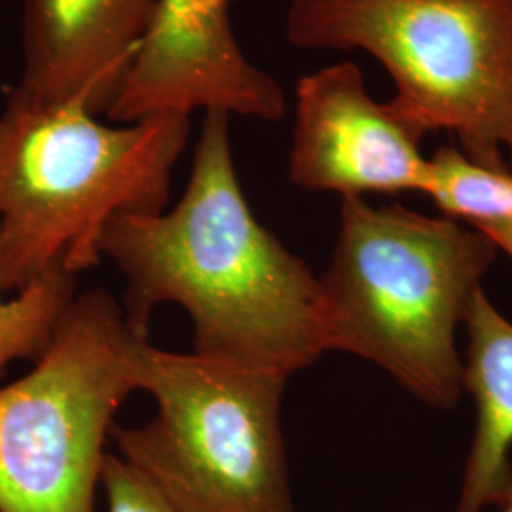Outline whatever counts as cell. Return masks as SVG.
I'll return each mask as SVG.
<instances>
[{"mask_svg":"<svg viewBox=\"0 0 512 512\" xmlns=\"http://www.w3.org/2000/svg\"><path fill=\"white\" fill-rule=\"evenodd\" d=\"M228 120L205 112L175 209L116 215L101 255L124 274L135 334L148 338L154 310L173 302L194 323V351L289 378L327 353L321 285L249 207Z\"/></svg>","mask_w":512,"mask_h":512,"instance_id":"cell-1","label":"cell"},{"mask_svg":"<svg viewBox=\"0 0 512 512\" xmlns=\"http://www.w3.org/2000/svg\"><path fill=\"white\" fill-rule=\"evenodd\" d=\"M80 103L38 105L10 93L0 112V289L16 294L54 270L97 266L122 213H160L190 116L103 124Z\"/></svg>","mask_w":512,"mask_h":512,"instance_id":"cell-2","label":"cell"},{"mask_svg":"<svg viewBox=\"0 0 512 512\" xmlns=\"http://www.w3.org/2000/svg\"><path fill=\"white\" fill-rule=\"evenodd\" d=\"M497 253L469 222L342 198L319 277L327 351L357 355L423 403L452 408L463 393L458 330Z\"/></svg>","mask_w":512,"mask_h":512,"instance_id":"cell-3","label":"cell"},{"mask_svg":"<svg viewBox=\"0 0 512 512\" xmlns=\"http://www.w3.org/2000/svg\"><path fill=\"white\" fill-rule=\"evenodd\" d=\"M287 38L372 55L421 137L512 173V0H291Z\"/></svg>","mask_w":512,"mask_h":512,"instance_id":"cell-4","label":"cell"},{"mask_svg":"<svg viewBox=\"0 0 512 512\" xmlns=\"http://www.w3.org/2000/svg\"><path fill=\"white\" fill-rule=\"evenodd\" d=\"M152 420L114 425L118 456L181 512H296L281 427L287 376L192 353L133 349Z\"/></svg>","mask_w":512,"mask_h":512,"instance_id":"cell-5","label":"cell"},{"mask_svg":"<svg viewBox=\"0 0 512 512\" xmlns=\"http://www.w3.org/2000/svg\"><path fill=\"white\" fill-rule=\"evenodd\" d=\"M139 340L105 289L76 294L35 366L0 387V512H95Z\"/></svg>","mask_w":512,"mask_h":512,"instance_id":"cell-6","label":"cell"},{"mask_svg":"<svg viewBox=\"0 0 512 512\" xmlns=\"http://www.w3.org/2000/svg\"><path fill=\"white\" fill-rule=\"evenodd\" d=\"M196 110L275 122L287 95L239 48L228 0H158L105 116L129 124Z\"/></svg>","mask_w":512,"mask_h":512,"instance_id":"cell-7","label":"cell"},{"mask_svg":"<svg viewBox=\"0 0 512 512\" xmlns=\"http://www.w3.org/2000/svg\"><path fill=\"white\" fill-rule=\"evenodd\" d=\"M421 139L391 101L368 93L355 63H334L296 84L289 175L302 188L342 198L427 196L433 165Z\"/></svg>","mask_w":512,"mask_h":512,"instance_id":"cell-8","label":"cell"},{"mask_svg":"<svg viewBox=\"0 0 512 512\" xmlns=\"http://www.w3.org/2000/svg\"><path fill=\"white\" fill-rule=\"evenodd\" d=\"M156 6L158 0H25L23 69L10 93L105 114Z\"/></svg>","mask_w":512,"mask_h":512,"instance_id":"cell-9","label":"cell"},{"mask_svg":"<svg viewBox=\"0 0 512 512\" xmlns=\"http://www.w3.org/2000/svg\"><path fill=\"white\" fill-rule=\"evenodd\" d=\"M463 327L469 336L463 389L475 399L476 429L458 512L503 509L512 501V323L478 289Z\"/></svg>","mask_w":512,"mask_h":512,"instance_id":"cell-10","label":"cell"},{"mask_svg":"<svg viewBox=\"0 0 512 512\" xmlns=\"http://www.w3.org/2000/svg\"><path fill=\"white\" fill-rule=\"evenodd\" d=\"M76 296V275L54 270L19 293L0 289V378L16 361H37Z\"/></svg>","mask_w":512,"mask_h":512,"instance_id":"cell-11","label":"cell"},{"mask_svg":"<svg viewBox=\"0 0 512 512\" xmlns=\"http://www.w3.org/2000/svg\"><path fill=\"white\" fill-rule=\"evenodd\" d=\"M431 165L427 196L442 215L469 224L512 220V173L507 167L475 164L450 147L437 150Z\"/></svg>","mask_w":512,"mask_h":512,"instance_id":"cell-12","label":"cell"},{"mask_svg":"<svg viewBox=\"0 0 512 512\" xmlns=\"http://www.w3.org/2000/svg\"><path fill=\"white\" fill-rule=\"evenodd\" d=\"M107 512H181L118 454H107L101 471Z\"/></svg>","mask_w":512,"mask_h":512,"instance_id":"cell-13","label":"cell"},{"mask_svg":"<svg viewBox=\"0 0 512 512\" xmlns=\"http://www.w3.org/2000/svg\"><path fill=\"white\" fill-rule=\"evenodd\" d=\"M494 241L497 251L505 253L512 260V220H494L484 224H473Z\"/></svg>","mask_w":512,"mask_h":512,"instance_id":"cell-14","label":"cell"},{"mask_svg":"<svg viewBox=\"0 0 512 512\" xmlns=\"http://www.w3.org/2000/svg\"><path fill=\"white\" fill-rule=\"evenodd\" d=\"M503 512H512V501L507 507H503Z\"/></svg>","mask_w":512,"mask_h":512,"instance_id":"cell-15","label":"cell"}]
</instances>
